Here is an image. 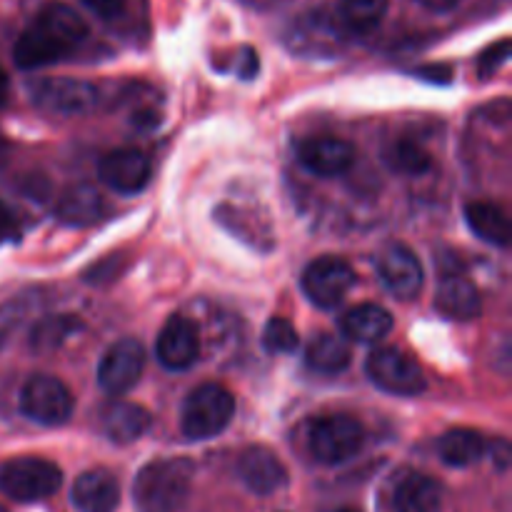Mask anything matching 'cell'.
<instances>
[{
  "label": "cell",
  "mask_w": 512,
  "mask_h": 512,
  "mask_svg": "<svg viewBox=\"0 0 512 512\" xmlns=\"http://www.w3.org/2000/svg\"><path fill=\"white\" fill-rule=\"evenodd\" d=\"M88 38V25L78 10L65 3H50L15 40L13 60L18 68L35 70L70 58Z\"/></svg>",
  "instance_id": "1"
},
{
  "label": "cell",
  "mask_w": 512,
  "mask_h": 512,
  "mask_svg": "<svg viewBox=\"0 0 512 512\" xmlns=\"http://www.w3.org/2000/svg\"><path fill=\"white\" fill-rule=\"evenodd\" d=\"M188 458H160L145 465L133 483V498L143 512H175L188 503L193 488Z\"/></svg>",
  "instance_id": "2"
},
{
  "label": "cell",
  "mask_w": 512,
  "mask_h": 512,
  "mask_svg": "<svg viewBox=\"0 0 512 512\" xmlns=\"http://www.w3.org/2000/svg\"><path fill=\"white\" fill-rule=\"evenodd\" d=\"M235 415V398L218 383H205L185 398L180 428L188 440H208L223 433Z\"/></svg>",
  "instance_id": "3"
},
{
  "label": "cell",
  "mask_w": 512,
  "mask_h": 512,
  "mask_svg": "<svg viewBox=\"0 0 512 512\" xmlns=\"http://www.w3.org/2000/svg\"><path fill=\"white\" fill-rule=\"evenodd\" d=\"M63 485V473L43 458H13L0 465V493L15 503H40Z\"/></svg>",
  "instance_id": "4"
},
{
  "label": "cell",
  "mask_w": 512,
  "mask_h": 512,
  "mask_svg": "<svg viewBox=\"0 0 512 512\" xmlns=\"http://www.w3.org/2000/svg\"><path fill=\"white\" fill-rule=\"evenodd\" d=\"M365 443V430L350 415H328L310 425L308 448L318 463L340 465L360 453Z\"/></svg>",
  "instance_id": "5"
},
{
  "label": "cell",
  "mask_w": 512,
  "mask_h": 512,
  "mask_svg": "<svg viewBox=\"0 0 512 512\" xmlns=\"http://www.w3.org/2000/svg\"><path fill=\"white\" fill-rule=\"evenodd\" d=\"M30 100L45 113L83 115L98 108L100 90L90 80L68 78H38L28 85Z\"/></svg>",
  "instance_id": "6"
},
{
  "label": "cell",
  "mask_w": 512,
  "mask_h": 512,
  "mask_svg": "<svg viewBox=\"0 0 512 512\" xmlns=\"http://www.w3.org/2000/svg\"><path fill=\"white\" fill-rule=\"evenodd\" d=\"M365 370L368 378L390 395L415 398L425 390V375L420 365L398 348H375L368 355Z\"/></svg>",
  "instance_id": "7"
},
{
  "label": "cell",
  "mask_w": 512,
  "mask_h": 512,
  "mask_svg": "<svg viewBox=\"0 0 512 512\" xmlns=\"http://www.w3.org/2000/svg\"><path fill=\"white\" fill-rule=\"evenodd\" d=\"M20 410L33 423L55 428L68 423L73 415V395L63 380L53 375H33L20 393Z\"/></svg>",
  "instance_id": "8"
},
{
  "label": "cell",
  "mask_w": 512,
  "mask_h": 512,
  "mask_svg": "<svg viewBox=\"0 0 512 512\" xmlns=\"http://www.w3.org/2000/svg\"><path fill=\"white\" fill-rule=\"evenodd\" d=\"M300 283H303V293L308 295L310 303L323 310H333L353 290L355 270L345 260L323 255L305 268Z\"/></svg>",
  "instance_id": "9"
},
{
  "label": "cell",
  "mask_w": 512,
  "mask_h": 512,
  "mask_svg": "<svg viewBox=\"0 0 512 512\" xmlns=\"http://www.w3.org/2000/svg\"><path fill=\"white\" fill-rule=\"evenodd\" d=\"M380 280L398 300H415L423 290L425 273L420 258L403 243H390L375 258Z\"/></svg>",
  "instance_id": "10"
},
{
  "label": "cell",
  "mask_w": 512,
  "mask_h": 512,
  "mask_svg": "<svg viewBox=\"0 0 512 512\" xmlns=\"http://www.w3.org/2000/svg\"><path fill=\"white\" fill-rule=\"evenodd\" d=\"M145 370V348L140 340L123 338L110 345L98 365V383L108 395H123L135 388Z\"/></svg>",
  "instance_id": "11"
},
{
  "label": "cell",
  "mask_w": 512,
  "mask_h": 512,
  "mask_svg": "<svg viewBox=\"0 0 512 512\" xmlns=\"http://www.w3.org/2000/svg\"><path fill=\"white\" fill-rule=\"evenodd\" d=\"M155 358L168 370H188L200 358V333L193 320L170 315L155 340Z\"/></svg>",
  "instance_id": "12"
},
{
  "label": "cell",
  "mask_w": 512,
  "mask_h": 512,
  "mask_svg": "<svg viewBox=\"0 0 512 512\" xmlns=\"http://www.w3.org/2000/svg\"><path fill=\"white\" fill-rule=\"evenodd\" d=\"M100 180L108 185L113 193L135 195L148 185L150 180V160L138 148H118L103 155L98 165Z\"/></svg>",
  "instance_id": "13"
},
{
  "label": "cell",
  "mask_w": 512,
  "mask_h": 512,
  "mask_svg": "<svg viewBox=\"0 0 512 512\" xmlns=\"http://www.w3.org/2000/svg\"><path fill=\"white\" fill-rule=\"evenodd\" d=\"M238 478L250 493L255 495H275L288 485V470L280 463L278 455L273 450L263 448V445H250L240 453Z\"/></svg>",
  "instance_id": "14"
},
{
  "label": "cell",
  "mask_w": 512,
  "mask_h": 512,
  "mask_svg": "<svg viewBox=\"0 0 512 512\" xmlns=\"http://www.w3.org/2000/svg\"><path fill=\"white\" fill-rule=\"evenodd\" d=\"M298 158L305 170L320 178H335V175L348 173L355 163V148L343 138H310L300 145Z\"/></svg>",
  "instance_id": "15"
},
{
  "label": "cell",
  "mask_w": 512,
  "mask_h": 512,
  "mask_svg": "<svg viewBox=\"0 0 512 512\" xmlns=\"http://www.w3.org/2000/svg\"><path fill=\"white\" fill-rule=\"evenodd\" d=\"M70 503L80 512H113L120 503L118 478L103 468L88 470L73 483Z\"/></svg>",
  "instance_id": "16"
},
{
  "label": "cell",
  "mask_w": 512,
  "mask_h": 512,
  "mask_svg": "<svg viewBox=\"0 0 512 512\" xmlns=\"http://www.w3.org/2000/svg\"><path fill=\"white\" fill-rule=\"evenodd\" d=\"M435 308L450 320H468L480 318L483 313V298L473 280L463 278L458 273H450L440 278L438 293H435Z\"/></svg>",
  "instance_id": "17"
},
{
  "label": "cell",
  "mask_w": 512,
  "mask_h": 512,
  "mask_svg": "<svg viewBox=\"0 0 512 512\" xmlns=\"http://www.w3.org/2000/svg\"><path fill=\"white\" fill-rule=\"evenodd\" d=\"M150 428V413L140 405L128 403V400H110L100 410V430L105 438L118 445L135 443L143 438Z\"/></svg>",
  "instance_id": "18"
},
{
  "label": "cell",
  "mask_w": 512,
  "mask_h": 512,
  "mask_svg": "<svg viewBox=\"0 0 512 512\" xmlns=\"http://www.w3.org/2000/svg\"><path fill=\"white\" fill-rule=\"evenodd\" d=\"M60 223L73 225V228H88L103 220L105 215V200L98 193V188L90 183H75L63 190L55 205Z\"/></svg>",
  "instance_id": "19"
},
{
  "label": "cell",
  "mask_w": 512,
  "mask_h": 512,
  "mask_svg": "<svg viewBox=\"0 0 512 512\" xmlns=\"http://www.w3.org/2000/svg\"><path fill=\"white\" fill-rule=\"evenodd\" d=\"M345 340L355 343H380L393 330V315L375 303H363L350 308L340 320Z\"/></svg>",
  "instance_id": "20"
},
{
  "label": "cell",
  "mask_w": 512,
  "mask_h": 512,
  "mask_svg": "<svg viewBox=\"0 0 512 512\" xmlns=\"http://www.w3.org/2000/svg\"><path fill=\"white\" fill-rule=\"evenodd\" d=\"M440 505H443V488L430 475L410 473L395 488V512H440Z\"/></svg>",
  "instance_id": "21"
},
{
  "label": "cell",
  "mask_w": 512,
  "mask_h": 512,
  "mask_svg": "<svg viewBox=\"0 0 512 512\" xmlns=\"http://www.w3.org/2000/svg\"><path fill=\"white\" fill-rule=\"evenodd\" d=\"M485 450H488V445H485L483 435L470 428L448 430L438 443L440 458L450 468H470V465L480 463Z\"/></svg>",
  "instance_id": "22"
},
{
  "label": "cell",
  "mask_w": 512,
  "mask_h": 512,
  "mask_svg": "<svg viewBox=\"0 0 512 512\" xmlns=\"http://www.w3.org/2000/svg\"><path fill=\"white\" fill-rule=\"evenodd\" d=\"M465 220L468 228L478 235L483 243L495 248H508L510 245V223L503 208L493 203H468L465 205Z\"/></svg>",
  "instance_id": "23"
},
{
  "label": "cell",
  "mask_w": 512,
  "mask_h": 512,
  "mask_svg": "<svg viewBox=\"0 0 512 512\" xmlns=\"http://www.w3.org/2000/svg\"><path fill=\"white\" fill-rule=\"evenodd\" d=\"M388 5L390 0H340L335 23L343 33L350 35L373 33L383 23Z\"/></svg>",
  "instance_id": "24"
},
{
  "label": "cell",
  "mask_w": 512,
  "mask_h": 512,
  "mask_svg": "<svg viewBox=\"0 0 512 512\" xmlns=\"http://www.w3.org/2000/svg\"><path fill=\"white\" fill-rule=\"evenodd\" d=\"M350 358H353L350 343L335 333H320L318 338H313V343L308 345V353H305L308 368L325 375L343 373L350 365Z\"/></svg>",
  "instance_id": "25"
},
{
  "label": "cell",
  "mask_w": 512,
  "mask_h": 512,
  "mask_svg": "<svg viewBox=\"0 0 512 512\" xmlns=\"http://www.w3.org/2000/svg\"><path fill=\"white\" fill-rule=\"evenodd\" d=\"M383 163L388 165L393 173L398 175H423L428 173L430 165H433V158H430L428 150L413 138H398L390 140L383 148Z\"/></svg>",
  "instance_id": "26"
},
{
  "label": "cell",
  "mask_w": 512,
  "mask_h": 512,
  "mask_svg": "<svg viewBox=\"0 0 512 512\" xmlns=\"http://www.w3.org/2000/svg\"><path fill=\"white\" fill-rule=\"evenodd\" d=\"M343 30L338 28L335 18H325V15L315 13L308 15L303 23L295 30V40H290V45H295V50H303V53H330L333 45L338 43Z\"/></svg>",
  "instance_id": "27"
},
{
  "label": "cell",
  "mask_w": 512,
  "mask_h": 512,
  "mask_svg": "<svg viewBox=\"0 0 512 512\" xmlns=\"http://www.w3.org/2000/svg\"><path fill=\"white\" fill-rule=\"evenodd\" d=\"M78 328L80 323L73 315H50V318H43L30 330V348L38 350V353L58 350Z\"/></svg>",
  "instance_id": "28"
},
{
  "label": "cell",
  "mask_w": 512,
  "mask_h": 512,
  "mask_svg": "<svg viewBox=\"0 0 512 512\" xmlns=\"http://www.w3.org/2000/svg\"><path fill=\"white\" fill-rule=\"evenodd\" d=\"M300 338L298 330L293 328V323H288L285 318H270L268 325L263 330V348L268 353H293L298 348Z\"/></svg>",
  "instance_id": "29"
},
{
  "label": "cell",
  "mask_w": 512,
  "mask_h": 512,
  "mask_svg": "<svg viewBox=\"0 0 512 512\" xmlns=\"http://www.w3.org/2000/svg\"><path fill=\"white\" fill-rule=\"evenodd\" d=\"M510 58V40L503 38L495 45H490L483 55L478 58V75L480 78H490V75L498 73Z\"/></svg>",
  "instance_id": "30"
},
{
  "label": "cell",
  "mask_w": 512,
  "mask_h": 512,
  "mask_svg": "<svg viewBox=\"0 0 512 512\" xmlns=\"http://www.w3.org/2000/svg\"><path fill=\"white\" fill-rule=\"evenodd\" d=\"M83 3L88 5V8L93 10L100 20H108V23H113V20L123 18V13L128 10L130 0H83Z\"/></svg>",
  "instance_id": "31"
},
{
  "label": "cell",
  "mask_w": 512,
  "mask_h": 512,
  "mask_svg": "<svg viewBox=\"0 0 512 512\" xmlns=\"http://www.w3.org/2000/svg\"><path fill=\"white\" fill-rule=\"evenodd\" d=\"M233 70L243 80L255 78V73H258V53L253 48H240L233 60Z\"/></svg>",
  "instance_id": "32"
},
{
  "label": "cell",
  "mask_w": 512,
  "mask_h": 512,
  "mask_svg": "<svg viewBox=\"0 0 512 512\" xmlns=\"http://www.w3.org/2000/svg\"><path fill=\"white\" fill-rule=\"evenodd\" d=\"M115 260H118V255H115V258L110 255V258L100 260L95 268H90L88 273H85V280H88V283H103V280H113L115 275L120 273V270H115Z\"/></svg>",
  "instance_id": "33"
},
{
  "label": "cell",
  "mask_w": 512,
  "mask_h": 512,
  "mask_svg": "<svg viewBox=\"0 0 512 512\" xmlns=\"http://www.w3.org/2000/svg\"><path fill=\"white\" fill-rule=\"evenodd\" d=\"M20 320V310L15 305H0V348L5 345L8 335L13 333V328Z\"/></svg>",
  "instance_id": "34"
},
{
  "label": "cell",
  "mask_w": 512,
  "mask_h": 512,
  "mask_svg": "<svg viewBox=\"0 0 512 512\" xmlns=\"http://www.w3.org/2000/svg\"><path fill=\"white\" fill-rule=\"evenodd\" d=\"M415 75H423L425 80H433V83H450V78H453V70L448 68V65H435V68H420L415 70Z\"/></svg>",
  "instance_id": "35"
},
{
  "label": "cell",
  "mask_w": 512,
  "mask_h": 512,
  "mask_svg": "<svg viewBox=\"0 0 512 512\" xmlns=\"http://www.w3.org/2000/svg\"><path fill=\"white\" fill-rule=\"evenodd\" d=\"M418 3L423 5V8L433 10V13H450V10L458 8L463 0H418Z\"/></svg>",
  "instance_id": "36"
},
{
  "label": "cell",
  "mask_w": 512,
  "mask_h": 512,
  "mask_svg": "<svg viewBox=\"0 0 512 512\" xmlns=\"http://www.w3.org/2000/svg\"><path fill=\"white\" fill-rule=\"evenodd\" d=\"M490 453H493L495 463H498L500 468H508V463H510V445L505 443V440H498V443L493 445V450H490Z\"/></svg>",
  "instance_id": "37"
},
{
  "label": "cell",
  "mask_w": 512,
  "mask_h": 512,
  "mask_svg": "<svg viewBox=\"0 0 512 512\" xmlns=\"http://www.w3.org/2000/svg\"><path fill=\"white\" fill-rule=\"evenodd\" d=\"M10 233H13V215H10L8 208L0 203V238H5V235Z\"/></svg>",
  "instance_id": "38"
},
{
  "label": "cell",
  "mask_w": 512,
  "mask_h": 512,
  "mask_svg": "<svg viewBox=\"0 0 512 512\" xmlns=\"http://www.w3.org/2000/svg\"><path fill=\"white\" fill-rule=\"evenodd\" d=\"M8 95H10V83H8V75H5V70L0 68V108H3V105L8 103Z\"/></svg>",
  "instance_id": "39"
},
{
  "label": "cell",
  "mask_w": 512,
  "mask_h": 512,
  "mask_svg": "<svg viewBox=\"0 0 512 512\" xmlns=\"http://www.w3.org/2000/svg\"><path fill=\"white\" fill-rule=\"evenodd\" d=\"M8 158H10V143H8V138L3 135V130H0V168L8 163Z\"/></svg>",
  "instance_id": "40"
},
{
  "label": "cell",
  "mask_w": 512,
  "mask_h": 512,
  "mask_svg": "<svg viewBox=\"0 0 512 512\" xmlns=\"http://www.w3.org/2000/svg\"><path fill=\"white\" fill-rule=\"evenodd\" d=\"M338 512H358V510H350V508H343V510H338Z\"/></svg>",
  "instance_id": "41"
},
{
  "label": "cell",
  "mask_w": 512,
  "mask_h": 512,
  "mask_svg": "<svg viewBox=\"0 0 512 512\" xmlns=\"http://www.w3.org/2000/svg\"><path fill=\"white\" fill-rule=\"evenodd\" d=\"M0 512H8V510H5V508H0Z\"/></svg>",
  "instance_id": "42"
}]
</instances>
